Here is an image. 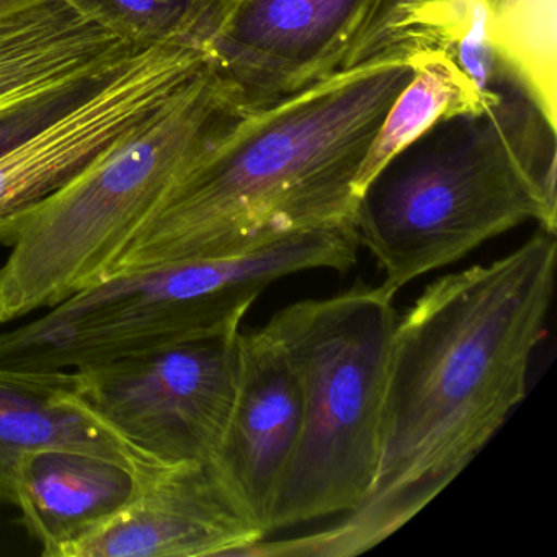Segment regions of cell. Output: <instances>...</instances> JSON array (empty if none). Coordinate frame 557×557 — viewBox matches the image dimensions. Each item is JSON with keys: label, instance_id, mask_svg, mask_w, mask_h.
<instances>
[{"label": "cell", "instance_id": "1", "mask_svg": "<svg viewBox=\"0 0 557 557\" xmlns=\"http://www.w3.org/2000/svg\"><path fill=\"white\" fill-rule=\"evenodd\" d=\"M556 260V234L541 230L495 262L426 286L394 329L380 461L364 500L325 530L259 541L243 557L358 556L445 491L527 396Z\"/></svg>", "mask_w": 557, "mask_h": 557}, {"label": "cell", "instance_id": "2", "mask_svg": "<svg viewBox=\"0 0 557 557\" xmlns=\"http://www.w3.org/2000/svg\"><path fill=\"white\" fill-rule=\"evenodd\" d=\"M412 76L410 51H391L243 116L191 165L110 275L243 256L299 231L354 224L358 172Z\"/></svg>", "mask_w": 557, "mask_h": 557}, {"label": "cell", "instance_id": "3", "mask_svg": "<svg viewBox=\"0 0 557 557\" xmlns=\"http://www.w3.org/2000/svg\"><path fill=\"white\" fill-rule=\"evenodd\" d=\"M557 123L518 86L438 120L358 191L354 226L391 289L528 221L557 231Z\"/></svg>", "mask_w": 557, "mask_h": 557}, {"label": "cell", "instance_id": "4", "mask_svg": "<svg viewBox=\"0 0 557 557\" xmlns=\"http://www.w3.org/2000/svg\"><path fill=\"white\" fill-rule=\"evenodd\" d=\"M250 115V113H249ZM246 113L207 66L44 200L0 216V325L109 278L191 165Z\"/></svg>", "mask_w": 557, "mask_h": 557}, {"label": "cell", "instance_id": "5", "mask_svg": "<svg viewBox=\"0 0 557 557\" xmlns=\"http://www.w3.org/2000/svg\"><path fill=\"white\" fill-rule=\"evenodd\" d=\"M351 224L299 231L250 252L113 273L0 334V367L73 371L240 325L276 280L357 263Z\"/></svg>", "mask_w": 557, "mask_h": 557}, {"label": "cell", "instance_id": "6", "mask_svg": "<svg viewBox=\"0 0 557 557\" xmlns=\"http://www.w3.org/2000/svg\"><path fill=\"white\" fill-rule=\"evenodd\" d=\"M396 292L355 285L270 319L299 384L301 433L270 515V533L354 511L380 461L381 412Z\"/></svg>", "mask_w": 557, "mask_h": 557}, {"label": "cell", "instance_id": "7", "mask_svg": "<svg viewBox=\"0 0 557 557\" xmlns=\"http://www.w3.org/2000/svg\"><path fill=\"white\" fill-rule=\"evenodd\" d=\"M208 63L190 47L139 48L0 115V216L44 200L158 112Z\"/></svg>", "mask_w": 557, "mask_h": 557}, {"label": "cell", "instance_id": "8", "mask_svg": "<svg viewBox=\"0 0 557 557\" xmlns=\"http://www.w3.org/2000/svg\"><path fill=\"white\" fill-rule=\"evenodd\" d=\"M240 325L73 370L81 396L162 465L213 459L236 397Z\"/></svg>", "mask_w": 557, "mask_h": 557}, {"label": "cell", "instance_id": "9", "mask_svg": "<svg viewBox=\"0 0 557 557\" xmlns=\"http://www.w3.org/2000/svg\"><path fill=\"white\" fill-rule=\"evenodd\" d=\"M371 0H234L208 61L246 115L342 70Z\"/></svg>", "mask_w": 557, "mask_h": 557}, {"label": "cell", "instance_id": "10", "mask_svg": "<svg viewBox=\"0 0 557 557\" xmlns=\"http://www.w3.org/2000/svg\"><path fill=\"white\" fill-rule=\"evenodd\" d=\"M265 540L213 462L162 465L129 504L67 557H239Z\"/></svg>", "mask_w": 557, "mask_h": 557}, {"label": "cell", "instance_id": "11", "mask_svg": "<svg viewBox=\"0 0 557 557\" xmlns=\"http://www.w3.org/2000/svg\"><path fill=\"white\" fill-rule=\"evenodd\" d=\"M301 423V393L285 351L267 325L240 332L236 397L211 462L263 537Z\"/></svg>", "mask_w": 557, "mask_h": 557}, {"label": "cell", "instance_id": "12", "mask_svg": "<svg viewBox=\"0 0 557 557\" xmlns=\"http://www.w3.org/2000/svg\"><path fill=\"white\" fill-rule=\"evenodd\" d=\"M48 448L102 456L146 478L154 461L102 419L76 386L74 371L0 367V504H15L22 459Z\"/></svg>", "mask_w": 557, "mask_h": 557}, {"label": "cell", "instance_id": "13", "mask_svg": "<svg viewBox=\"0 0 557 557\" xmlns=\"http://www.w3.org/2000/svg\"><path fill=\"white\" fill-rule=\"evenodd\" d=\"M141 479L102 456L41 449L18 466L14 505L41 556L67 557L129 504Z\"/></svg>", "mask_w": 557, "mask_h": 557}, {"label": "cell", "instance_id": "14", "mask_svg": "<svg viewBox=\"0 0 557 557\" xmlns=\"http://www.w3.org/2000/svg\"><path fill=\"white\" fill-rule=\"evenodd\" d=\"M136 50L70 0H35L0 15V115Z\"/></svg>", "mask_w": 557, "mask_h": 557}, {"label": "cell", "instance_id": "15", "mask_svg": "<svg viewBox=\"0 0 557 557\" xmlns=\"http://www.w3.org/2000/svg\"><path fill=\"white\" fill-rule=\"evenodd\" d=\"M413 76L384 116L358 172V191L407 145L438 120L482 109L500 96L479 89L471 74L443 47L412 48ZM504 89V87H502Z\"/></svg>", "mask_w": 557, "mask_h": 557}, {"label": "cell", "instance_id": "16", "mask_svg": "<svg viewBox=\"0 0 557 557\" xmlns=\"http://www.w3.org/2000/svg\"><path fill=\"white\" fill-rule=\"evenodd\" d=\"M487 44L557 123V0H481Z\"/></svg>", "mask_w": 557, "mask_h": 557}, {"label": "cell", "instance_id": "17", "mask_svg": "<svg viewBox=\"0 0 557 557\" xmlns=\"http://www.w3.org/2000/svg\"><path fill=\"white\" fill-rule=\"evenodd\" d=\"M99 27L135 48L177 47L207 51L234 0H70Z\"/></svg>", "mask_w": 557, "mask_h": 557}, {"label": "cell", "instance_id": "18", "mask_svg": "<svg viewBox=\"0 0 557 557\" xmlns=\"http://www.w3.org/2000/svg\"><path fill=\"white\" fill-rule=\"evenodd\" d=\"M478 0H371L342 70L451 34Z\"/></svg>", "mask_w": 557, "mask_h": 557}, {"label": "cell", "instance_id": "19", "mask_svg": "<svg viewBox=\"0 0 557 557\" xmlns=\"http://www.w3.org/2000/svg\"><path fill=\"white\" fill-rule=\"evenodd\" d=\"M32 2H35V0H0V15L17 11V9L25 8Z\"/></svg>", "mask_w": 557, "mask_h": 557}]
</instances>
